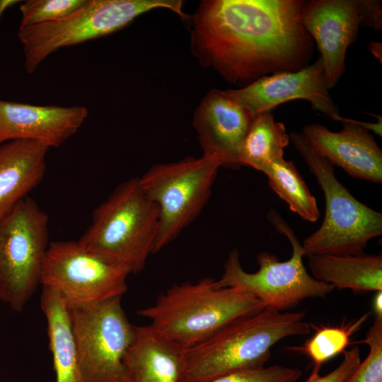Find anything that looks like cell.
Listing matches in <instances>:
<instances>
[{
  "instance_id": "cell-28",
  "label": "cell",
  "mask_w": 382,
  "mask_h": 382,
  "mask_svg": "<svg viewBox=\"0 0 382 382\" xmlns=\"http://www.w3.org/2000/svg\"><path fill=\"white\" fill-rule=\"evenodd\" d=\"M372 308L375 318L382 319V291L375 292L373 299Z\"/></svg>"
},
{
  "instance_id": "cell-6",
  "label": "cell",
  "mask_w": 382,
  "mask_h": 382,
  "mask_svg": "<svg viewBox=\"0 0 382 382\" xmlns=\"http://www.w3.org/2000/svg\"><path fill=\"white\" fill-rule=\"evenodd\" d=\"M167 8L181 17V0H86L78 9L61 19L19 28L25 68L33 73L50 54L63 47L76 45L114 33L137 16L153 9Z\"/></svg>"
},
{
  "instance_id": "cell-17",
  "label": "cell",
  "mask_w": 382,
  "mask_h": 382,
  "mask_svg": "<svg viewBox=\"0 0 382 382\" xmlns=\"http://www.w3.org/2000/svg\"><path fill=\"white\" fill-rule=\"evenodd\" d=\"M49 149L33 140L0 144V219L41 182Z\"/></svg>"
},
{
  "instance_id": "cell-20",
  "label": "cell",
  "mask_w": 382,
  "mask_h": 382,
  "mask_svg": "<svg viewBox=\"0 0 382 382\" xmlns=\"http://www.w3.org/2000/svg\"><path fill=\"white\" fill-rule=\"evenodd\" d=\"M40 307L47 320L56 382H83L67 305L57 292L42 286Z\"/></svg>"
},
{
  "instance_id": "cell-10",
  "label": "cell",
  "mask_w": 382,
  "mask_h": 382,
  "mask_svg": "<svg viewBox=\"0 0 382 382\" xmlns=\"http://www.w3.org/2000/svg\"><path fill=\"white\" fill-rule=\"evenodd\" d=\"M121 299L68 307L83 382H125L124 359L136 326Z\"/></svg>"
},
{
  "instance_id": "cell-25",
  "label": "cell",
  "mask_w": 382,
  "mask_h": 382,
  "mask_svg": "<svg viewBox=\"0 0 382 382\" xmlns=\"http://www.w3.org/2000/svg\"><path fill=\"white\" fill-rule=\"evenodd\" d=\"M359 342L369 346V354L345 382H382V319L375 318Z\"/></svg>"
},
{
  "instance_id": "cell-3",
  "label": "cell",
  "mask_w": 382,
  "mask_h": 382,
  "mask_svg": "<svg viewBox=\"0 0 382 382\" xmlns=\"http://www.w3.org/2000/svg\"><path fill=\"white\" fill-rule=\"evenodd\" d=\"M265 306L245 292L220 287L204 278L196 283L175 284L138 314L163 337L182 350L206 340L241 318L261 311Z\"/></svg>"
},
{
  "instance_id": "cell-16",
  "label": "cell",
  "mask_w": 382,
  "mask_h": 382,
  "mask_svg": "<svg viewBox=\"0 0 382 382\" xmlns=\"http://www.w3.org/2000/svg\"><path fill=\"white\" fill-rule=\"evenodd\" d=\"M88 115L82 105H35L0 100V144L33 140L59 147L80 129Z\"/></svg>"
},
{
  "instance_id": "cell-7",
  "label": "cell",
  "mask_w": 382,
  "mask_h": 382,
  "mask_svg": "<svg viewBox=\"0 0 382 382\" xmlns=\"http://www.w3.org/2000/svg\"><path fill=\"white\" fill-rule=\"evenodd\" d=\"M267 217L277 231L290 241L291 258L281 262L275 255L261 252L256 257L259 268L250 273L243 269L239 253L233 249L228 255L217 285L249 294L265 307L282 311L296 306L306 299L324 297L332 291V285L316 280L307 272L303 262L302 245L289 226L274 210Z\"/></svg>"
},
{
  "instance_id": "cell-26",
  "label": "cell",
  "mask_w": 382,
  "mask_h": 382,
  "mask_svg": "<svg viewBox=\"0 0 382 382\" xmlns=\"http://www.w3.org/2000/svg\"><path fill=\"white\" fill-rule=\"evenodd\" d=\"M301 375L298 368L274 364L238 371L208 382H296Z\"/></svg>"
},
{
  "instance_id": "cell-2",
  "label": "cell",
  "mask_w": 382,
  "mask_h": 382,
  "mask_svg": "<svg viewBox=\"0 0 382 382\" xmlns=\"http://www.w3.org/2000/svg\"><path fill=\"white\" fill-rule=\"evenodd\" d=\"M305 316V311L283 312L265 307L233 322L183 350L181 382H208L238 371L265 366L275 344L311 332Z\"/></svg>"
},
{
  "instance_id": "cell-22",
  "label": "cell",
  "mask_w": 382,
  "mask_h": 382,
  "mask_svg": "<svg viewBox=\"0 0 382 382\" xmlns=\"http://www.w3.org/2000/svg\"><path fill=\"white\" fill-rule=\"evenodd\" d=\"M263 173L269 186L303 219L314 222L320 216L317 202L291 161L284 158L270 163Z\"/></svg>"
},
{
  "instance_id": "cell-14",
  "label": "cell",
  "mask_w": 382,
  "mask_h": 382,
  "mask_svg": "<svg viewBox=\"0 0 382 382\" xmlns=\"http://www.w3.org/2000/svg\"><path fill=\"white\" fill-rule=\"evenodd\" d=\"M255 117L224 91L212 89L202 99L192 121L202 155L216 157L221 167H240L239 151Z\"/></svg>"
},
{
  "instance_id": "cell-13",
  "label": "cell",
  "mask_w": 382,
  "mask_h": 382,
  "mask_svg": "<svg viewBox=\"0 0 382 382\" xmlns=\"http://www.w3.org/2000/svg\"><path fill=\"white\" fill-rule=\"evenodd\" d=\"M224 92L254 116L271 112L286 101L302 99L332 120L338 121L341 117L330 95L320 57L299 71L265 76L242 88Z\"/></svg>"
},
{
  "instance_id": "cell-5",
  "label": "cell",
  "mask_w": 382,
  "mask_h": 382,
  "mask_svg": "<svg viewBox=\"0 0 382 382\" xmlns=\"http://www.w3.org/2000/svg\"><path fill=\"white\" fill-rule=\"evenodd\" d=\"M289 137L315 176L325 200L321 226L301 245L304 256L364 253L369 241L382 234V213L357 199L337 179L333 165L301 133L291 132Z\"/></svg>"
},
{
  "instance_id": "cell-19",
  "label": "cell",
  "mask_w": 382,
  "mask_h": 382,
  "mask_svg": "<svg viewBox=\"0 0 382 382\" xmlns=\"http://www.w3.org/2000/svg\"><path fill=\"white\" fill-rule=\"evenodd\" d=\"M306 257L311 276L335 289H348L358 294L382 291L381 254H312Z\"/></svg>"
},
{
  "instance_id": "cell-4",
  "label": "cell",
  "mask_w": 382,
  "mask_h": 382,
  "mask_svg": "<svg viewBox=\"0 0 382 382\" xmlns=\"http://www.w3.org/2000/svg\"><path fill=\"white\" fill-rule=\"evenodd\" d=\"M158 226L157 205L144 192L139 178H132L118 185L95 209L78 243L137 274L153 254Z\"/></svg>"
},
{
  "instance_id": "cell-11",
  "label": "cell",
  "mask_w": 382,
  "mask_h": 382,
  "mask_svg": "<svg viewBox=\"0 0 382 382\" xmlns=\"http://www.w3.org/2000/svg\"><path fill=\"white\" fill-rule=\"evenodd\" d=\"M124 265L74 241L49 244L40 284L57 292L68 307L121 296L130 274Z\"/></svg>"
},
{
  "instance_id": "cell-12",
  "label": "cell",
  "mask_w": 382,
  "mask_h": 382,
  "mask_svg": "<svg viewBox=\"0 0 382 382\" xmlns=\"http://www.w3.org/2000/svg\"><path fill=\"white\" fill-rule=\"evenodd\" d=\"M368 14L369 0L305 1L301 21L320 52L329 89L345 71L347 50L355 40L359 26H369Z\"/></svg>"
},
{
  "instance_id": "cell-27",
  "label": "cell",
  "mask_w": 382,
  "mask_h": 382,
  "mask_svg": "<svg viewBox=\"0 0 382 382\" xmlns=\"http://www.w3.org/2000/svg\"><path fill=\"white\" fill-rule=\"evenodd\" d=\"M341 363L331 372L320 376V366H314L310 376L304 382H345L360 364V351L358 346H354L342 353Z\"/></svg>"
},
{
  "instance_id": "cell-1",
  "label": "cell",
  "mask_w": 382,
  "mask_h": 382,
  "mask_svg": "<svg viewBox=\"0 0 382 382\" xmlns=\"http://www.w3.org/2000/svg\"><path fill=\"white\" fill-rule=\"evenodd\" d=\"M304 1L204 0L193 16L190 48L200 64L245 86L308 64L313 40L301 21Z\"/></svg>"
},
{
  "instance_id": "cell-21",
  "label": "cell",
  "mask_w": 382,
  "mask_h": 382,
  "mask_svg": "<svg viewBox=\"0 0 382 382\" xmlns=\"http://www.w3.org/2000/svg\"><path fill=\"white\" fill-rule=\"evenodd\" d=\"M289 141L282 122L276 121L271 112L260 113L255 117L241 144L239 165L263 173L271 161L284 158Z\"/></svg>"
},
{
  "instance_id": "cell-24",
  "label": "cell",
  "mask_w": 382,
  "mask_h": 382,
  "mask_svg": "<svg viewBox=\"0 0 382 382\" xmlns=\"http://www.w3.org/2000/svg\"><path fill=\"white\" fill-rule=\"evenodd\" d=\"M86 0H28L20 6L21 21L19 28L40 25L61 19L69 15Z\"/></svg>"
},
{
  "instance_id": "cell-15",
  "label": "cell",
  "mask_w": 382,
  "mask_h": 382,
  "mask_svg": "<svg viewBox=\"0 0 382 382\" xmlns=\"http://www.w3.org/2000/svg\"><path fill=\"white\" fill-rule=\"evenodd\" d=\"M343 128L332 132L320 124H309L302 134L312 147L333 166L350 176L381 184L382 151L368 130L357 120L340 117Z\"/></svg>"
},
{
  "instance_id": "cell-23",
  "label": "cell",
  "mask_w": 382,
  "mask_h": 382,
  "mask_svg": "<svg viewBox=\"0 0 382 382\" xmlns=\"http://www.w3.org/2000/svg\"><path fill=\"white\" fill-rule=\"evenodd\" d=\"M370 314V312L364 313L339 326L318 327L311 324V328L315 330L313 335L302 346L293 347L289 349L304 354L315 366H321L323 363L346 350L351 343L352 337L360 330Z\"/></svg>"
},
{
  "instance_id": "cell-8",
  "label": "cell",
  "mask_w": 382,
  "mask_h": 382,
  "mask_svg": "<svg viewBox=\"0 0 382 382\" xmlns=\"http://www.w3.org/2000/svg\"><path fill=\"white\" fill-rule=\"evenodd\" d=\"M220 167L216 157L202 155L154 164L139 178L142 190L159 210L153 254L171 243L197 217L208 202Z\"/></svg>"
},
{
  "instance_id": "cell-30",
  "label": "cell",
  "mask_w": 382,
  "mask_h": 382,
  "mask_svg": "<svg viewBox=\"0 0 382 382\" xmlns=\"http://www.w3.org/2000/svg\"><path fill=\"white\" fill-rule=\"evenodd\" d=\"M369 49L376 58L381 59V43L371 42L369 45Z\"/></svg>"
},
{
  "instance_id": "cell-18",
  "label": "cell",
  "mask_w": 382,
  "mask_h": 382,
  "mask_svg": "<svg viewBox=\"0 0 382 382\" xmlns=\"http://www.w3.org/2000/svg\"><path fill=\"white\" fill-rule=\"evenodd\" d=\"M124 365L125 382H181L183 350L150 325L136 326Z\"/></svg>"
},
{
  "instance_id": "cell-29",
  "label": "cell",
  "mask_w": 382,
  "mask_h": 382,
  "mask_svg": "<svg viewBox=\"0 0 382 382\" xmlns=\"http://www.w3.org/2000/svg\"><path fill=\"white\" fill-rule=\"evenodd\" d=\"M19 2L18 0H0V22L5 11Z\"/></svg>"
},
{
  "instance_id": "cell-9",
  "label": "cell",
  "mask_w": 382,
  "mask_h": 382,
  "mask_svg": "<svg viewBox=\"0 0 382 382\" xmlns=\"http://www.w3.org/2000/svg\"><path fill=\"white\" fill-rule=\"evenodd\" d=\"M48 216L30 197L0 219V300L21 312L40 284Z\"/></svg>"
}]
</instances>
